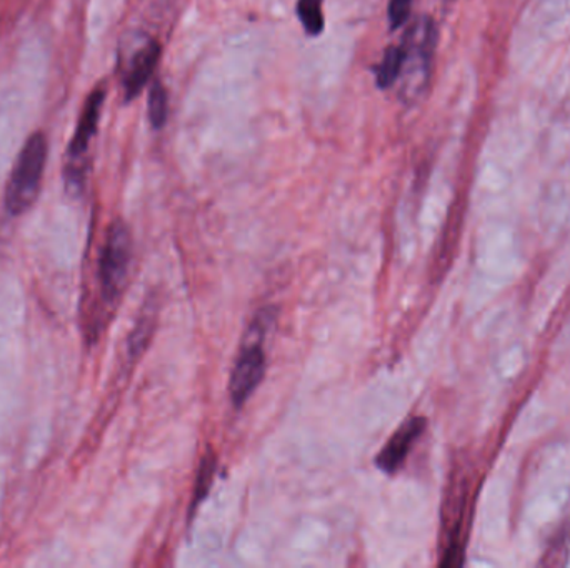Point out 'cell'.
<instances>
[{
  "instance_id": "1",
  "label": "cell",
  "mask_w": 570,
  "mask_h": 568,
  "mask_svg": "<svg viewBox=\"0 0 570 568\" xmlns=\"http://www.w3.org/2000/svg\"><path fill=\"white\" fill-rule=\"evenodd\" d=\"M48 154V138L42 132H34L21 149L6 187V209L9 214L18 217L38 201Z\"/></svg>"
},
{
  "instance_id": "2",
  "label": "cell",
  "mask_w": 570,
  "mask_h": 568,
  "mask_svg": "<svg viewBox=\"0 0 570 568\" xmlns=\"http://www.w3.org/2000/svg\"><path fill=\"white\" fill-rule=\"evenodd\" d=\"M474 478L476 477L470 475L467 468L454 475L444 511V551L440 561L444 567L462 565L472 505L476 500L477 484Z\"/></svg>"
},
{
  "instance_id": "3",
  "label": "cell",
  "mask_w": 570,
  "mask_h": 568,
  "mask_svg": "<svg viewBox=\"0 0 570 568\" xmlns=\"http://www.w3.org/2000/svg\"><path fill=\"white\" fill-rule=\"evenodd\" d=\"M104 101V89H95L94 92H91L88 101H85L84 109H82L74 135H72L71 142H69L68 154H65L64 161V182L65 189H68L71 195H81L82 191H84L85 182H88L89 145H91L92 139L98 134Z\"/></svg>"
},
{
  "instance_id": "4",
  "label": "cell",
  "mask_w": 570,
  "mask_h": 568,
  "mask_svg": "<svg viewBox=\"0 0 570 568\" xmlns=\"http://www.w3.org/2000/svg\"><path fill=\"white\" fill-rule=\"evenodd\" d=\"M268 325H271V314H264V312L257 314L238 352L237 361L232 368L231 384H228L231 400L234 402L235 407H242L264 378L265 352L262 344H264Z\"/></svg>"
},
{
  "instance_id": "5",
  "label": "cell",
  "mask_w": 570,
  "mask_h": 568,
  "mask_svg": "<svg viewBox=\"0 0 570 568\" xmlns=\"http://www.w3.org/2000/svg\"><path fill=\"white\" fill-rule=\"evenodd\" d=\"M131 258L132 239L128 225L122 221L112 222L99 261L102 302L109 307H114L121 301L122 292L128 284Z\"/></svg>"
},
{
  "instance_id": "6",
  "label": "cell",
  "mask_w": 570,
  "mask_h": 568,
  "mask_svg": "<svg viewBox=\"0 0 570 568\" xmlns=\"http://www.w3.org/2000/svg\"><path fill=\"white\" fill-rule=\"evenodd\" d=\"M426 418L423 417H414L407 420L406 424L389 438L383 452L377 455V467L386 471V474H396V471L403 467L404 462H406L407 455H409L410 448L414 447L417 438L426 430Z\"/></svg>"
},
{
  "instance_id": "7",
  "label": "cell",
  "mask_w": 570,
  "mask_h": 568,
  "mask_svg": "<svg viewBox=\"0 0 570 568\" xmlns=\"http://www.w3.org/2000/svg\"><path fill=\"white\" fill-rule=\"evenodd\" d=\"M159 59H161V45L155 41H149L147 44L142 45L135 52L124 81L125 99L128 101H132L144 91L145 85L149 84L152 74H154L155 68H157Z\"/></svg>"
},
{
  "instance_id": "8",
  "label": "cell",
  "mask_w": 570,
  "mask_h": 568,
  "mask_svg": "<svg viewBox=\"0 0 570 568\" xmlns=\"http://www.w3.org/2000/svg\"><path fill=\"white\" fill-rule=\"evenodd\" d=\"M155 311L154 305L147 304L139 315L138 324L132 331L131 338H129V355L138 357L147 347L149 338H151L152 331H154Z\"/></svg>"
},
{
  "instance_id": "9",
  "label": "cell",
  "mask_w": 570,
  "mask_h": 568,
  "mask_svg": "<svg viewBox=\"0 0 570 568\" xmlns=\"http://www.w3.org/2000/svg\"><path fill=\"white\" fill-rule=\"evenodd\" d=\"M404 59H406V54H404L403 45H399V48L393 45V48L387 49L386 55H384L383 62L377 69V85H379V89L386 91L390 85H394V82L403 72Z\"/></svg>"
},
{
  "instance_id": "10",
  "label": "cell",
  "mask_w": 570,
  "mask_h": 568,
  "mask_svg": "<svg viewBox=\"0 0 570 568\" xmlns=\"http://www.w3.org/2000/svg\"><path fill=\"white\" fill-rule=\"evenodd\" d=\"M169 99L167 91L161 82L155 81L149 92V121L155 131H161L167 124Z\"/></svg>"
},
{
  "instance_id": "11",
  "label": "cell",
  "mask_w": 570,
  "mask_h": 568,
  "mask_svg": "<svg viewBox=\"0 0 570 568\" xmlns=\"http://www.w3.org/2000/svg\"><path fill=\"white\" fill-rule=\"evenodd\" d=\"M324 0H299L297 2V14L309 36H319L324 31Z\"/></svg>"
},
{
  "instance_id": "12",
  "label": "cell",
  "mask_w": 570,
  "mask_h": 568,
  "mask_svg": "<svg viewBox=\"0 0 570 568\" xmlns=\"http://www.w3.org/2000/svg\"><path fill=\"white\" fill-rule=\"evenodd\" d=\"M215 471V458L214 455L208 454L204 457L201 464V470H199L197 481H195L194 491V507L201 504L202 498L207 495L208 488H211L212 478H214Z\"/></svg>"
},
{
  "instance_id": "13",
  "label": "cell",
  "mask_w": 570,
  "mask_h": 568,
  "mask_svg": "<svg viewBox=\"0 0 570 568\" xmlns=\"http://www.w3.org/2000/svg\"><path fill=\"white\" fill-rule=\"evenodd\" d=\"M413 11V0H390L389 2V24L390 29H399L406 24Z\"/></svg>"
}]
</instances>
